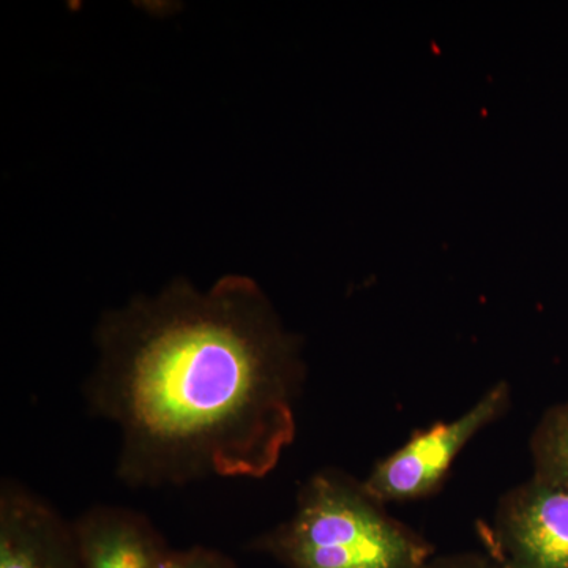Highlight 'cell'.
Instances as JSON below:
<instances>
[{
  "instance_id": "obj_3",
  "label": "cell",
  "mask_w": 568,
  "mask_h": 568,
  "mask_svg": "<svg viewBox=\"0 0 568 568\" xmlns=\"http://www.w3.org/2000/svg\"><path fill=\"white\" fill-rule=\"evenodd\" d=\"M510 402V386L500 383L485 392L462 416L416 433L405 446L373 466L368 477L362 480L366 491L384 506L433 495L467 444L499 420Z\"/></svg>"
},
{
  "instance_id": "obj_5",
  "label": "cell",
  "mask_w": 568,
  "mask_h": 568,
  "mask_svg": "<svg viewBox=\"0 0 568 568\" xmlns=\"http://www.w3.org/2000/svg\"><path fill=\"white\" fill-rule=\"evenodd\" d=\"M0 568H80L73 523L13 480L0 487Z\"/></svg>"
},
{
  "instance_id": "obj_8",
  "label": "cell",
  "mask_w": 568,
  "mask_h": 568,
  "mask_svg": "<svg viewBox=\"0 0 568 568\" xmlns=\"http://www.w3.org/2000/svg\"><path fill=\"white\" fill-rule=\"evenodd\" d=\"M163 568H237L222 552L207 548L179 549L168 552Z\"/></svg>"
},
{
  "instance_id": "obj_4",
  "label": "cell",
  "mask_w": 568,
  "mask_h": 568,
  "mask_svg": "<svg viewBox=\"0 0 568 568\" xmlns=\"http://www.w3.org/2000/svg\"><path fill=\"white\" fill-rule=\"evenodd\" d=\"M478 529L500 568H568V488L532 477L508 489Z\"/></svg>"
},
{
  "instance_id": "obj_2",
  "label": "cell",
  "mask_w": 568,
  "mask_h": 568,
  "mask_svg": "<svg viewBox=\"0 0 568 568\" xmlns=\"http://www.w3.org/2000/svg\"><path fill=\"white\" fill-rule=\"evenodd\" d=\"M254 551L286 568H424L435 549L387 514L364 481L338 469L313 474L286 521L254 538Z\"/></svg>"
},
{
  "instance_id": "obj_9",
  "label": "cell",
  "mask_w": 568,
  "mask_h": 568,
  "mask_svg": "<svg viewBox=\"0 0 568 568\" xmlns=\"http://www.w3.org/2000/svg\"><path fill=\"white\" fill-rule=\"evenodd\" d=\"M424 568H500L487 551L435 556Z\"/></svg>"
},
{
  "instance_id": "obj_1",
  "label": "cell",
  "mask_w": 568,
  "mask_h": 568,
  "mask_svg": "<svg viewBox=\"0 0 568 568\" xmlns=\"http://www.w3.org/2000/svg\"><path fill=\"white\" fill-rule=\"evenodd\" d=\"M95 343L85 399L119 429L115 476L126 487L260 480L295 439L301 343L248 276L205 293L179 278L134 297L104 313Z\"/></svg>"
},
{
  "instance_id": "obj_6",
  "label": "cell",
  "mask_w": 568,
  "mask_h": 568,
  "mask_svg": "<svg viewBox=\"0 0 568 568\" xmlns=\"http://www.w3.org/2000/svg\"><path fill=\"white\" fill-rule=\"evenodd\" d=\"M80 568H163L168 549L145 515L95 506L73 521Z\"/></svg>"
},
{
  "instance_id": "obj_7",
  "label": "cell",
  "mask_w": 568,
  "mask_h": 568,
  "mask_svg": "<svg viewBox=\"0 0 568 568\" xmlns=\"http://www.w3.org/2000/svg\"><path fill=\"white\" fill-rule=\"evenodd\" d=\"M530 454L534 478L568 488V403L552 407L538 422Z\"/></svg>"
}]
</instances>
